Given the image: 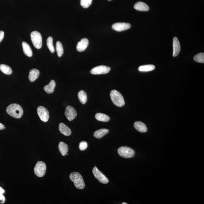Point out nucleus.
<instances>
[{
    "label": "nucleus",
    "instance_id": "nucleus-34",
    "mask_svg": "<svg viewBox=\"0 0 204 204\" xmlns=\"http://www.w3.org/2000/svg\"><path fill=\"white\" fill-rule=\"evenodd\" d=\"M5 192V191L3 189L0 187V194H3Z\"/></svg>",
    "mask_w": 204,
    "mask_h": 204
},
{
    "label": "nucleus",
    "instance_id": "nucleus-2",
    "mask_svg": "<svg viewBox=\"0 0 204 204\" xmlns=\"http://www.w3.org/2000/svg\"><path fill=\"white\" fill-rule=\"evenodd\" d=\"M70 178L73 182L75 186L79 189H82L85 188V184L84 180L82 176L79 173L73 172L70 175Z\"/></svg>",
    "mask_w": 204,
    "mask_h": 204
},
{
    "label": "nucleus",
    "instance_id": "nucleus-4",
    "mask_svg": "<svg viewBox=\"0 0 204 204\" xmlns=\"http://www.w3.org/2000/svg\"><path fill=\"white\" fill-rule=\"evenodd\" d=\"M119 155L121 157L125 159L131 158L135 155V150L128 146H122L118 149Z\"/></svg>",
    "mask_w": 204,
    "mask_h": 204
},
{
    "label": "nucleus",
    "instance_id": "nucleus-8",
    "mask_svg": "<svg viewBox=\"0 0 204 204\" xmlns=\"http://www.w3.org/2000/svg\"><path fill=\"white\" fill-rule=\"evenodd\" d=\"M37 113L39 117L43 122L48 121L49 118V113L48 110L42 106H40L37 108Z\"/></svg>",
    "mask_w": 204,
    "mask_h": 204
},
{
    "label": "nucleus",
    "instance_id": "nucleus-12",
    "mask_svg": "<svg viewBox=\"0 0 204 204\" xmlns=\"http://www.w3.org/2000/svg\"><path fill=\"white\" fill-rule=\"evenodd\" d=\"M173 57H177L179 54L181 50V46L179 41L177 37H174L173 39Z\"/></svg>",
    "mask_w": 204,
    "mask_h": 204
},
{
    "label": "nucleus",
    "instance_id": "nucleus-31",
    "mask_svg": "<svg viewBox=\"0 0 204 204\" xmlns=\"http://www.w3.org/2000/svg\"><path fill=\"white\" fill-rule=\"evenodd\" d=\"M5 199L2 194H0V204H4L5 202Z\"/></svg>",
    "mask_w": 204,
    "mask_h": 204
},
{
    "label": "nucleus",
    "instance_id": "nucleus-9",
    "mask_svg": "<svg viewBox=\"0 0 204 204\" xmlns=\"http://www.w3.org/2000/svg\"><path fill=\"white\" fill-rule=\"evenodd\" d=\"M110 70V68L109 67L105 65H100L92 68L90 73L93 75H101L108 73Z\"/></svg>",
    "mask_w": 204,
    "mask_h": 204
},
{
    "label": "nucleus",
    "instance_id": "nucleus-23",
    "mask_svg": "<svg viewBox=\"0 0 204 204\" xmlns=\"http://www.w3.org/2000/svg\"><path fill=\"white\" fill-rule=\"evenodd\" d=\"M78 99L82 104H86L87 101V95L84 91L81 90L78 93Z\"/></svg>",
    "mask_w": 204,
    "mask_h": 204
},
{
    "label": "nucleus",
    "instance_id": "nucleus-32",
    "mask_svg": "<svg viewBox=\"0 0 204 204\" xmlns=\"http://www.w3.org/2000/svg\"><path fill=\"white\" fill-rule=\"evenodd\" d=\"M4 36V33L3 31H0V43L3 40Z\"/></svg>",
    "mask_w": 204,
    "mask_h": 204
},
{
    "label": "nucleus",
    "instance_id": "nucleus-26",
    "mask_svg": "<svg viewBox=\"0 0 204 204\" xmlns=\"http://www.w3.org/2000/svg\"><path fill=\"white\" fill-rule=\"evenodd\" d=\"M56 50L58 57H62L64 53L63 47L62 43L59 41L57 42Z\"/></svg>",
    "mask_w": 204,
    "mask_h": 204
},
{
    "label": "nucleus",
    "instance_id": "nucleus-5",
    "mask_svg": "<svg viewBox=\"0 0 204 204\" xmlns=\"http://www.w3.org/2000/svg\"><path fill=\"white\" fill-rule=\"evenodd\" d=\"M31 39L33 45L36 48L40 49L42 46V37L40 33L37 31H33L31 33Z\"/></svg>",
    "mask_w": 204,
    "mask_h": 204
},
{
    "label": "nucleus",
    "instance_id": "nucleus-10",
    "mask_svg": "<svg viewBox=\"0 0 204 204\" xmlns=\"http://www.w3.org/2000/svg\"><path fill=\"white\" fill-rule=\"evenodd\" d=\"M65 114L68 121H72L77 116L76 110L72 106H68L65 109Z\"/></svg>",
    "mask_w": 204,
    "mask_h": 204
},
{
    "label": "nucleus",
    "instance_id": "nucleus-6",
    "mask_svg": "<svg viewBox=\"0 0 204 204\" xmlns=\"http://www.w3.org/2000/svg\"><path fill=\"white\" fill-rule=\"evenodd\" d=\"M46 169V164L44 162H37L34 167V174L38 177H43L45 174Z\"/></svg>",
    "mask_w": 204,
    "mask_h": 204
},
{
    "label": "nucleus",
    "instance_id": "nucleus-29",
    "mask_svg": "<svg viewBox=\"0 0 204 204\" xmlns=\"http://www.w3.org/2000/svg\"><path fill=\"white\" fill-rule=\"evenodd\" d=\"M92 0H81V5L84 8H87L90 6Z\"/></svg>",
    "mask_w": 204,
    "mask_h": 204
},
{
    "label": "nucleus",
    "instance_id": "nucleus-15",
    "mask_svg": "<svg viewBox=\"0 0 204 204\" xmlns=\"http://www.w3.org/2000/svg\"><path fill=\"white\" fill-rule=\"evenodd\" d=\"M134 8L136 10L143 11V12L148 11L149 10V7L147 4L142 2H138L136 3L134 5Z\"/></svg>",
    "mask_w": 204,
    "mask_h": 204
},
{
    "label": "nucleus",
    "instance_id": "nucleus-22",
    "mask_svg": "<svg viewBox=\"0 0 204 204\" xmlns=\"http://www.w3.org/2000/svg\"><path fill=\"white\" fill-rule=\"evenodd\" d=\"M95 117L98 121L103 122H108L110 120V117L108 115L102 113H97Z\"/></svg>",
    "mask_w": 204,
    "mask_h": 204
},
{
    "label": "nucleus",
    "instance_id": "nucleus-11",
    "mask_svg": "<svg viewBox=\"0 0 204 204\" xmlns=\"http://www.w3.org/2000/svg\"><path fill=\"white\" fill-rule=\"evenodd\" d=\"M131 27V25L129 23L124 22H119L114 23L112 26L114 30L117 32H122L129 29Z\"/></svg>",
    "mask_w": 204,
    "mask_h": 204
},
{
    "label": "nucleus",
    "instance_id": "nucleus-30",
    "mask_svg": "<svg viewBox=\"0 0 204 204\" xmlns=\"http://www.w3.org/2000/svg\"><path fill=\"white\" fill-rule=\"evenodd\" d=\"M88 147V144L87 142L84 141L81 142L79 145V148L80 150L83 151L86 150Z\"/></svg>",
    "mask_w": 204,
    "mask_h": 204
},
{
    "label": "nucleus",
    "instance_id": "nucleus-19",
    "mask_svg": "<svg viewBox=\"0 0 204 204\" xmlns=\"http://www.w3.org/2000/svg\"><path fill=\"white\" fill-rule=\"evenodd\" d=\"M56 86V82L54 80H51L48 85L44 87V89L46 93L50 94L54 92V89Z\"/></svg>",
    "mask_w": 204,
    "mask_h": 204
},
{
    "label": "nucleus",
    "instance_id": "nucleus-25",
    "mask_svg": "<svg viewBox=\"0 0 204 204\" xmlns=\"http://www.w3.org/2000/svg\"><path fill=\"white\" fill-rule=\"evenodd\" d=\"M0 70L7 75H11L12 73V70L10 67L5 64H2L0 65Z\"/></svg>",
    "mask_w": 204,
    "mask_h": 204
},
{
    "label": "nucleus",
    "instance_id": "nucleus-36",
    "mask_svg": "<svg viewBox=\"0 0 204 204\" xmlns=\"http://www.w3.org/2000/svg\"><path fill=\"white\" fill-rule=\"evenodd\" d=\"M108 1H111V0H108Z\"/></svg>",
    "mask_w": 204,
    "mask_h": 204
},
{
    "label": "nucleus",
    "instance_id": "nucleus-13",
    "mask_svg": "<svg viewBox=\"0 0 204 204\" xmlns=\"http://www.w3.org/2000/svg\"><path fill=\"white\" fill-rule=\"evenodd\" d=\"M89 45V40L87 38H83L78 43L76 49L79 52L84 51Z\"/></svg>",
    "mask_w": 204,
    "mask_h": 204
},
{
    "label": "nucleus",
    "instance_id": "nucleus-24",
    "mask_svg": "<svg viewBox=\"0 0 204 204\" xmlns=\"http://www.w3.org/2000/svg\"><path fill=\"white\" fill-rule=\"evenodd\" d=\"M155 69V66L153 65H142L138 68V70L142 72H147L151 71Z\"/></svg>",
    "mask_w": 204,
    "mask_h": 204
},
{
    "label": "nucleus",
    "instance_id": "nucleus-21",
    "mask_svg": "<svg viewBox=\"0 0 204 204\" xmlns=\"http://www.w3.org/2000/svg\"><path fill=\"white\" fill-rule=\"evenodd\" d=\"M59 149L62 156H66L68 150V145L63 142H60L59 145Z\"/></svg>",
    "mask_w": 204,
    "mask_h": 204
},
{
    "label": "nucleus",
    "instance_id": "nucleus-3",
    "mask_svg": "<svg viewBox=\"0 0 204 204\" xmlns=\"http://www.w3.org/2000/svg\"><path fill=\"white\" fill-rule=\"evenodd\" d=\"M110 98L113 103L118 107H122L125 105V101L122 95L117 90H112L110 93Z\"/></svg>",
    "mask_w": 204,
    "mask_h": 204
},
{
    "label": "nucleus",
    "instance_id": "nucleus-18",
    "mask_svg": "<svg viewBox=\"0 0 204 204\" xmlns=\"http://www.w3.org/2000/svg\"><path fill=\"white\" fill-rule=\"evenodd\" d=\"M22 46L24 54L26 56L32 57L33 55V52L30 45L27 43L23 42L22 43Z\"/></svg>",
    "mask_w": 204,
    "mask_h": 204
},
{
    "label": "nucleus",
    "instance_id": "nucleus-16",
    "mask_svg": "<svg viewBox=\"0 0 204 204\" xmlns=\"http://www.w3.org/2000/svg\"><path fill=\"white\" fill-rule=\"evenodd\" d=\"M134 128L137 131L142 133L146 132L147 131L146 125L141 121H136L134 124Z\"/></svg>",
    "mask_w": 204,
    "mask_h": 204
},
{
    "label": "nucleus",
    "instance_id": "nucleus-17",
    "mask_svg": "<svg viewBox=\"0 0 204 204\" xmlns=\"http://www.w3.org/2000/svg\"><path fill=\"white\" fill-rule=\"evenodd\" d=\"M40 72L36 68H34L30 71L29 73V79L31 82L34 81L38 78Z\"/></svg>",
    "mask_w": 204,
    "mask_h": 204
},
{
    "label": "nucleus",
    "instance_id": "nucleus-35",
    "mask_svg": "<svg viewBox=\"0 0 204 204\" xmlns=\"http://www.w3.org/2000/svg\"><path fill=\"white\" fill-rule=\"evenodd\" d=\"M122 204H128L126 203L123 202V203Z\"/></svg>",
    "mask_w": 204,
    "mask_h": 204
},
{
    "label": "nucleus",
    "instance_id": "nucleus-28",
    "mask_svg": "<svg viewBox=\"0 0 204 204\" xmlns=\"http://www.w3.org/2000/svg\"><path fill=\"white\" fill-rule=\"evenodd\" d=\"M194 60L197 62L199 63H204V53H199L194 57Z\"/></svg>",
    "mask_w": 204,
    "mask_h": 204
},
{
    "label": "nucleus",
    "instance_id": "nucleus-27",
    "mask_svg": "<svg viewBox=\"0 0 204 204\" xmlns=\"http://www.w3.org/2000/svg\"><path fill=\"white\" fill-rule=\"evenodd\" d=\"M47 45L49 50L51 53H54L55 51L54 45H53V39L52 37L50 36L47 40Z\"/></svg>",
    "mask_w": 204,
    "mask_h": 204
},
{
    "label": "nucleus",
    "instance_id": "nucleus-14",
    "mask_svg": "<svg viewBox=\"0 0 204 204\" xmlns=\"http://www.w3.org/2000/svg\"><path fill=\"white\" fill-rule=\"evenodd\" d=\"M60 132L66 136H69L72 134V131L68 126L63 123H61L59 126Z\"/></svg>",
    "mask_w": 204,
    "mask_h": 204
},
{
    "label": "nucleus",
    "instance_id": "nucleus-33",
    "mask_svg": "<svg viewBox=\"0 0 204 204\" xmlns=\"http://www.w3.org/2000/svg\"><path fill=\"white\" fill-rule=\"evenodd\" d=\"M5 128V127L4 124L1 123H0V130L4 129Z\"/></svg>",
    "mask_w": 204,
    "mask_h": 204
},
{
    "label": "nucleus",
    "instance_id": "nucleus-1",
    "mask_svg": "<svg viewBox=\"0 0 204 204\" xmlns=\"http://www.w3.org/2000/svg\"><path fill=\"white\" fill-rule=\"evenodd\" d=\"M7 112L12 117L20 118L23 114V110L20 105L17 104L10 105L7 108Z\"/></svg>",
    "mask_w": 204,
    "mask_h": 204
},
{
    "label": "nucleus",
    "instance_id": "nucleus-20",
    "mask_svg": "<svg viewBox=\"0 0 204 204\" xmlns=\"http://www.w3.org/2000/svg\"><path fill=\"white\" fill-rule=\"evenodd\" d=\"M109 132V130L106 129V128L99 129L95 132L94 136L98 139H100V138L103 137L105 135H107Z\"/></svg>",
    "mask_w": 204,
    "mask_h": 204
},
{
    "label": "nucleus",
    "instance_id": "nucleus-7",
    "mask_svg": "<svg viewBox=\"0 0 204 204\" xmlns=\"http://www.w3.org/2000/svg\"><path fill=\"white\" fill-rule=\"evenodd\" d=\"M92 172L96 179L98 180L100 183L104 184L108 183L109 182L108 178L99 170L96 166L93 168Z\"/></svg>",
    "mask_w": 204,
    "mask_h": 204
}]
</instances>
